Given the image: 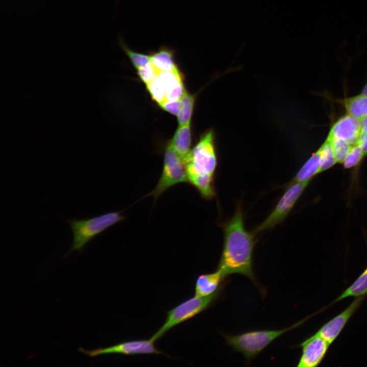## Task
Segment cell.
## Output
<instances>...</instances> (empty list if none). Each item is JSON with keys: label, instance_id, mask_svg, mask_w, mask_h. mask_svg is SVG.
I'll use <instances>...</instances> for the list:
<instances>
[{"label": "cell", "instance_id": "cell-9", "mask_svg": "<svg viewBox=\"0 0 367 367\" xmlns=\"http://www.w3.org/2000/svg\"><path fill=\"white\" fill-rule=\"evenodd\" d=\"M365 296L356 297L340 313L324 324L316 333L330 345L337 338L352 316L362 303Z\"/></svg>", "mask_w": 367, "mask_h": 367}, {"label": "cell", "instance_id": "cell-7", "mask_svg": "<svg viewBox=\"0 0 367 367\" xmlns=\"http://www.w3.org/2000/svg\"><path fill=\"white\" fill-rule=\"evenodd\" d=\"M309 182L310 181H290L273 210L260 224L254 228L253 232L256 234L271 229L283 221L290 214Z\"/></svg>", "mask_w": 367, "mask_h": 367}, {"label": "cell", "instance_id": "cell-2", "mask_svg": "<svg viewBox=\"0 0 367 367\" xmlns=\"http://www.w3.org/2000/svg\"><path fill=\"white\" fill-rule=\"evenodd\" d=\"M217 164L214 134L209 130L201 136L185 162L188 184L205 200H211L216 195L215 178Z\"/></svg>", "mask_w": 367, "mask_h": 367}, {"label": "cell", "instance_id": "cell-26", "mask_svg": "<svg viewBox=\"0 0 367 367\" xmlns=\"http://www.w3.org/2000/svg\"><path fill=\"white\" fill-rule=\"evenodd\" d=\"M358 143L361 146L365 156L367 154V130L361 133Z\"/></svg>", "mask_w": 367, "mask_h": 367}, {"label": "cell", "instance_id": "cell-27", "mask_svg": "<svg viewBox=\"0 0 367 367\" xmlns=\"http://www.w3.org/2000/svg\"><path fill=\"white\" fill-rule=\"evenodd\" d=\"M361 93L363 94H364L365 95H367V82H366V84L364 85V86L362 90Z\"/></svg>", "mask_w": 367, "mask_h": 367}, {"label": "cell", "instance_id": "cell-22", "mask_svg": "<svg viewBox=\"0 0 367 367\" xmlns=\"http://www.w3.org/2000/svg\"><path fill=\"white\" fill-rule=\"evenodd\" d=\"M365 156L363 150L358 143L352 146L346 157L344 162V167L350 169L358 165Z\"/></svg>", "mask_w": 367, "mask_h": 367}, {"label": "cell", "instance_id": "cell-6", "mask_svg": "<svg viewBox=\"0 0 367 367\" xmlns=\"http://www.w3.org/2000/svg\"><path fill=\"white\" fill-rule=\"evenodd\" d=\"M180 183H188L184 162L169 143L164 154L161 176L154 188L142 198L151 196L155 201L166 191Z\"/></svg>", "mask_w": 367, "mask_h": 367}, {"label": "cell", "instance_id": "cell-3", "mask_svg": "<svg viewBox=\"0 0 367 367\" xmlns=\"http://www.w3.org/2000/svg\"><path fill=\"white\" fill-rule=\"evenodd\" d=\"M125 219L121 211H113L88 219H65L73 235L71 246L66 256L74 251L82 252L85 246L96 237Z\"/></svg>", "mask_w": 367, "mask_h": 367}, {"label": "cell", "instance_id": "cell-4", "mask_svg": "<svg viewBox=\"0 0 367 367\" xmlns=\"http://www.w3.org/2000/svg\"><path fill=\"white\" fill-rule=\"evenodd\" d=\"M308 317L282 329L256 330L230 335L223 334L227 345L242 353L249 361L283 334L301 326Z\"/></svg>", "mask_w": 367, "mask_h": 367}, {"label": "cell", "instance_id": "cell-21", "mask_svg": "<svg viewBox=\"0 0 367 367\" xmlns=\"http://www.w3.org/2000/svg\"><path fill=\"white\" fill-rule=\"evenodd\" d=\"M336 163H343L353 145L347 141L328 135Z\"/></svg>", "mask_w": 367, "mask_h": 367}, {"label": "cell", "instance_id": "cell-14", "mask_svg": "<svg viewBox=\"0 0 367 367\" xmlns=\"http://www.w3.org/2000/svg\"><path fill=\"white\" fill-rule=\"evenodd\" d=\"M150 62L160 71L179 70L175 62V50L166 46H161L157 50L150 53Z\"/></svg>", "mask_w": 367, "mask_h": 367}, {"label": "cell", "instance_id": "cell-12", "mask_svg": "<svg viewBox=\"0 0 367 367\" xmlns=\"http://www.w3.org/2000/svg\"><path fill=\"white\" fill-rule=\"evenodd\" d=\"M225 277L221 271L199 275L195 283V296L204 297L215 293L224 282Z\"/></svg>", "mask_w": 367, "mask_h": 367}, {"label": "cell", "instance_id": "cell-8", "mask_svg": "<svg viewBox=\"0 0 367 367\" xmlns=\"http://www.w3.org/2000/svg\"><path fill=\"white\" fill-rule=\"evenodd\" d=\"M154 342L150 338L149 339L131 340L121 342L106 348H99L91 350H86L82 348H80L78 350L90 357L114 353L126 355L165 354L156 348Z\"/></svg>", "mask_w": 367, "mask_h": 367}, {"label": "cell", "instance_id": "cell-13", "mask_svg": "<svg viewBox=\"0 0 367 367\" xmlns=\"http://www.w3.org/2000/svg\"><path fill=\"white\" fill-rule=\"evenodd\" d=\"M191 142L190 123L179 125L170 143L184 163L191 151Z\"/></svg>", "mask_w": 367, "mask_h": 367}, {"label": "cell", "instance_id": "cell-20", "mask_svg": "<svg viewBox=\"0 0 367 367\" xmlns=\"http://www.w3.org/2000/svg\"><path fill=\"white\" fill-rule=\"evenodd\" d=\"M320 154V172L324 171L336 163L330 140L327 137L318 149Z\"/></svg>", "mask_w": 367, "mask_h": 367}, {"label": "cell", "instance_id": "cell-23", "mask_svg": "<svg viewBox=\"0 0 367 367\" xmlns=\"http://www.w3.org/2000/svg\"><path fill=\"white\" fill-rule=\"evenodd\" d=\"M146 88L152 99L160 104L166 100V89L158 77L153 82L147 84Z\"/></svg>", "mask_w": 367, "mask_h": 367}, {"label": "cell", "instance_id": "cell-10", "mask_svg": "<svg viewBox=\"0 0 367 367\" xmlns=\"http://www.w3.org/2000/svg\"><path fill=\"white\" fill-rule=\"evenodd\" d=\"M330 344L316 333L300 344L302 353L298 367H317L326 356Z\"/></svg>", "mask_w": 367, "mask_h": 367}, {"label": "cell", "instance_id": "cell-16", "mask_svg": "<svg viewBox=\"0 0 367 367\" xmlns=\"http://www.w3.org/2000/svg\"><path fill=\"white\" fill-rule=\"evenodd\" d=\"M320 154L318 149L299 169L292 182L310 181L320 172Z\"/></svg>", "mask_w": 367, "mask_h": 367}, {"label": "cell", "instance_id": "cell-24", "mask_svg": "<svg viewBox=\"0 0 367 367\" xmlns=\"http://www.w3.org/2000/svg\"><path fill=\"white\" fill-rule=\"evenodd\" d=\"M137 70L138 76L146 85L154 81L160 72L150 62Z\"/></svg>", "mask_w": 367, "mask_h": 367}, {"label": "cell", "instance_id": "cell-17", "mask_svg": "<svg viewBox=\"0 0 367 367\" xmlns=\"http://www.w3.org/2000/svg\"><path fill=\"white\" fill-rule=\"evenodd\" d=\"M342 102L347 114L361 121L367 115V95L361 93L345 98Z\"/></svg>", "mask_w": 367, "mask_h": 367}, {"label": "cell", "instance_id": "cell-25", "mask_svg": "<svg viewBox=\"0 0 367 367\" xmlns=\"http://www.w3.org/2000/svg\"><path fill=\"white\" fill-rule=\"evenodd\" d=\"M159 105L163 110L172 115L177 116L179 107V100H165Z\"/></svg>", "mask_w": 367, "mask_h": 367}, {"label": "cell", "instance_id": "cell-18", "mask_svg": "<svg viewBox=\"0 0 367 367\" xmlns=\"http://www.w3.org/2000/svg\"><path fill=\"white\" fill-rule=\"evenodd\" d=\"M195 97L186 90L179 99V107L177 115L179 125L190 123Z\"/></svg>", "mask_w": 367, "mask_h": 367}, {"label": "cell", "instance_id": "cell-11", "mask_svg": "<svg viewBox=\"0 0 367 367\" xmlns=\"http://www.w3.org/2000/svg\"><path fill=\"white\" fill-rule=\"evenodd\" d=\"M361 133V121L347 114L333 124L328 135L344 140L354 145L358 143Z\"/></svg>", "mask_w": 367, "mask_h": 367}, {"label": "cell", "instance_id": "cell-15", "mask_svg": "<svg viewBox=\"0 0 367 367\" xmlns=\"http://www.w3.org/2000/svg\"><path fill=\"white\" fill-rule=\"evenodd\" d=\"M367 295V266L354 281L342 293L322 310L333 304L349 297L355 298L366 296Z\"/></svg>", "mask_w": 367, "mask_h": 367}, {"label": "cell", "instance_id": "cell-1", "mask_svg": "<svg viewBox=\"0 0 367 367\" xmlns=\"http://www.w3.org/2000/svg\"><path fill=\"white\" fill-rule=\"evenodd\" d=\"M223 248L217 269L221 271L225 278L239 274L257 285L253 269L255 233L246 229L240 204L238 205L232 217L223 224Z\"/></svg>", "mask_w": 367, "mask_h": 367}, {"label": "cell", "instance_id": "cell-5", "mask_svg": "<svg viewBox=\"0 0 367 367\" xmlns=\"http://www.w3.org/2000/svg\"><path fill=\"white\" fill-rule=\"evenodd\" d=\"M225 281L211 295L204 297L194 296L168 310L166 313L167 317L164 323L150 339L155 342L174 327L192 318L215 304L222 295L225 285Z\"/></svg>", "mask_w": 367, "mask_h": 367}, {"label": "cell", "instance_id": "cell-19", "mask_svg": "<svg viewBox=\"0 0 367 367\" xmlns=\"http://www.w3.org/2000/svg\"><path fill=\"white\" fill-rule=\"evenodd\" d=\"M119 45L120 48L129 59L133 66L136 69L143 66L150 62V55L135 51L130 49L122 38H119Z\"/></svg>", "mask_w": 367, "mask_h": 367}]
</instances>
